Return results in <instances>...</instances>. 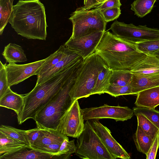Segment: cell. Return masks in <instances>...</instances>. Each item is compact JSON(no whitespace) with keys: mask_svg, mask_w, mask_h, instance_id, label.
<instances>
[{"mask_svg":"<svg viewBox=\"0 0 159 159\" xmlns=\"http://www.w3.org/2000/svg\"><path fill=\"white\" fill-rule=\"evenodd\" d=\"M9 22L18 34L28 39H46L45 8L39 0L18 1L13 6Z\"/></svg>","mask_w":159,"mask_h":159,"instance_id":"obj_1","label":"cell"},{"mask_svg":"<svg viewBox=\"0 0 159 159\" xmlns=\"http://www.w3.org/2000/svg\"><path fill=\"white\" fill-rule=\"evenodd\" d=\"M94 52L112 70H131L147 55L138 51L136 45L105 31Z\"/></svg>","mask_w":159,"mask_h":159,"instance_id":"obj_2","label":"cell"},{"mask_svg":"<svg viewBox=\"0 0 159 159\" xmlns=\"http://www.w3.org/2000/svg\"><path fill=\"white\" fill-rule=\"evenodd\" d=\"M72 74L70 69L65 68L42 84L35 86L25 95L23 109L17 115L18 124L21 125L30 119L34 120L37 113L59 91Z\"/></svg>","mask_w":159,"mask_h":159,"instance_id":"obj_3","label":"cell"},{"mask_svg":"<svg viewBox=\"0 0 159 159\" xmlns=\"http://www.w3.org/2000/svg\"><path fill=\"white\" fill-rule=\"evenodd\" d=\"M76 72L37 113L34 120L37 127L57 129L61 118L74 102L69 93L74 83Z\"/></svg>","mask_w":159,"mask_h":159,"instance_id":"obj_4","label":"cell"},{"mask_svg":"<svg viewBox=\"0 0 159 159\" xmlns=\"http://www.w3.org/2000/svg\"><path fill=\"white\" fill-rule=\"evenodd\" d=\"M106 63L95 52L84 59L77 70L69 95L73 101L94 94L99 71Z\"/></svg>","mask_w":159,"mask_h":159,"instance_id":"obj_5","label":"cell"},{"mask_svg":"<svg viewBox=\"0 0 159 159\" xmlns=\"http://www.w3.org/2000/svg\"><path fill=\"white\" fill-rule=\"evenodd\" d=\"M75 155L84 159H114L89 120L76 141Z\"/></svg>","mask_w":159,"mask_h":159,"instance_id":"obj_6","label":"cell"},{"mask_svg":"<svg viewBox=\"0 0 159 159\" xmlns=\"http://www.w3.org/2000/svg\"><path fill=\"white\" fill-rule=\"evenodd\" d=\"M69 18L73 25L71 38H75L96 31H106L107 23L99 11L94 9L75 11Z\"/></svg>","mask_w":159,"mask_h":159,"instance_id":"obj_7","label":"cell"},{"mask_svg":"<svg viewBox=\"0 0 159 159\" xmlns=\"http://www.w3.org/2000/svg\"><path fill=\"white\" fill-rule=\"evenodd\" d=\"M110 29L116 36L135 45L146 41L159 39V29L146 25L136 26L116 20L111 25Z\"/></svg>","mask_w":159,"mask_h":159,"instance_id":"obj_8","label":"cell"},{"mask_svg":"<svg viewBox=\"0 0 159 159\" xmlns=\"http://www.w3.org/2000/svg\"><path fill=\"white\" fill-rule=\"evenodd\" d=\"M84 120L78 101L75 100L61 118L57 129L67 136L77 138L84 129Z\"/></svg>","mask_w":159,"mask_h":159,"instance_id":"obj_9","label":"cell"},{"mask_svg":"<svg viewBox=\"0 0 159 159\" xmlns=\"http://www.w3.org/2000/svg\"><path fill=\"white\" fill-rule=\"evenodd\" d=\"M84 120L110 118L116 121H123L130 119L134 111L128 107L110 106L107 104L81 109Z\"/></svg>","mask_w":159,"mask_h":159,"instance_id":"obj_10","label":"cell"},{"mask_svg":"<svg viewBox=\"0 0 159 159\" xmlns=\"http://www.w3.org/2000/svg\"><path fill=\"white\" fill-rule=\"evenodd\" d=\"M104 32L96 31L71 38L64 44L85 59L94 52Z\"/></svg>","mask_w":159,"mask_h":159,"instance_id":"obj_11","label":"cell"},{"mask_svg":"<svg viewBox=\"0 0 159 159\" xmlns=\"http://www.w3.org/2000/svg\"><path fill=\"white\" fill-rule=\"evenodd\" d=\"M45 59L27 64L19 65L14 63H6L8 84L11 86L23 81L29 77L38 75L40 68Z\"/></svg>","mask_w":159,"mask_h":159,"instance_id":"obj_12","label":"cell"},{"mask_svg":"<svg viewBox=\"0 0 159 159\" xmlns=\"http://www.w3.org/2000/svg\"><path fill=\"white\" fill-rule=\"evenodd\" d=\"M92 124L106 148L114 159H129L130 156L122 146L113 137L110 130L98 120H93Z\"/></svg>","mask_w":159,"mask_h":159,"instance_id":"obj_13","label":"cell"},{"mask_svg":"<svg viewBox=\"0 0 159 159\" xmlns=\"http://www.w3.org/2000/svg\"><path fill=\"white\" fill-rule=\"evenodd\" d=\"M83 58L71 49L57 63L40 76L37 77L35 86L39 85L63 69L75 64Z\"/></svg>","mask_w":159,"mask_h":159,"instance_id":"obj_14","label":"cell"},{"mask_svg":"<svg viewBox=\"0 0 159 159\" xmlns=\"http://www.w3.org/2000/svg\"><path fill=\"white\" fill-rule=\"evenodd\" d=\"M133 94L159 86V74L143 75L132 73L130 82Z\"/></svg>","mask_w":159,"mask_h":159,"instance_id":"obj_15","label":"cell"},{"mask_svg":"<svg viewBox=\"0 0 159 159\" xmlns=\"http://www.w3.org/2000/svg\"><path fill=\"white\" fill-rule=\"evenodd\" d=\"M3 159H62L57 154H53L36 149L25 148L16 152L0 156Z\"/></svg>","mask_w":159,"mask_h":159,"instance_id":"obj_16","label":"cell"},{"mask_svg":"<svg viewBox=\"0 0 159 159\" xmlns=\"http://www.w3.org/2000/svg\"><path fill=\"white\" fill-rule=\"evenodd\" d=\"M69 139L57 129H42L31 148L35 149L53 143H62L64 139Z\"/></svg>","mask_w":159,"mask_h":159,"instance_id":"obj_17","label":"cell"},{"mask_svg":"<svg viewBox=\"0 0 159 159\" xmlns=\"http://www.w3.org/2000/svg\"><path fill=\"white\" fill-rule=\"evenodd\" d=\"M134 104L136 107L155 109L159 105V86L138 93Z\"/></svg>","mask_w":159,"mask_h":159,"instance_id":"obj_18","label":"cell"},{"mask_svg":"<svg viewBox=\"0 0 159 159\" xmlns=\"http://www.w3.org/2000/svg\"><path fill=\"white\" fill-rule=\"evenodd\" d=\"M24 101V95L13 92L10 87L0 97V106L13 110L18 115L23 109Z\"/></svg>","mask_w":159,"mask_h":159,"instance_id":"obj_19","label":"cell"},{"mask_svg":"<svg viewBox=\"0 0 159 159\" xmlns=\"http://www.w3.org/2000/svg\"><path fill=\"white\" fill-rule=\"evenodd\" d=\"M130 71L132 73L143 75L159 74V59L154 55H147Z\"/></svg>","mask_w":159,"mask_h":159,"instance_id":"obj_20","label":"cell"},{"mask_svg":"<svg viewBox=\"0 0 159 159\" xmlns=\"http://www.w3.org/2000/svg\"><path fill=\"white\" fill-rule=\"evenodd\" d=\"M26 148H31L25 143L0 132V156L11 153Z\"/></svg>","mask_w":159,"mask_h":159,"instance_id":"obj_21","label":"cell"},{"mask_svg":"<svg viewBox=\"0 0 159 159\" xmlns=\"http://www.w3.org/2000/svg\"><path fill=\"white\" fill-rule=\"evenodd\" d=\"M2 55L9 63L24 62L27 60L22 47L15 43H10L5 47Z\"/></svg>","mask_w":159,"mask_h":159,"instance_id":"obj_22","label":"cell"},{"mask_svg":"<svg viewBox=\"0 0 159 159\" xmlns=\"http://www.w3.org/2000/svg\"><path fill=\"white\" fill-rule=\"evenodd\" d=\"M70 50L65 44L61 45L55 52L45 58V61L40 68L37 77L40 76L58 62Z\"/></svg>","mask_w":159,"mask_h":159,"instance_id":"obj_23","label":"cell"},{"mask_svg":"<svg viewBox=\"0 0 159 159\" xmlns=\"http://www.w3.org/2000/svg\"><path fill=\"white\" fill-rule=\"evenodd\" d=\"M133 137L138 151L147 154L154 140L146 134L141 127L138 125Z\"/></svg>","mask_w":159,"mask_h":159,"instance_id":"obj_24","label":"cell"},{"mask_svg":"<svg viewBox=\"0 0 159 159\" xmlns=\"http://www.w3.org/2000/svg\"><path fill=\"white\" fill-rule=\"evenodd\" d=\"M112 70L107 64L99 71L96 81L94 94H103L110 84V80Z\"/></svg>","mask_w":159,"mask_h":159,"instance_id":"obj_25","label":"cell"},{"mask_svg":"<svg viewBox=\"0 0 159 159\" xmlns=\"http://www.w3.org/2000/svg\"><path fill=\"white\" fill-rule=\"evenodd\" d=\"M132 73L130 70H112L110 80V84L116 86H125L130 82Z\"/></svg>","mask_w":159,"mask_h":159,"instance_id":"obj_26","label":"cell"},{"mask_svg":"<svg viewBox=\"0 0 159 159\" xmlns=\"http://www.w3.org/2000/svg\"><path fill=\"white\" fill-rule=\"evenodd\" d=\"M14 0H0V34L1 35L11 14Z\"/></svg>","mask_w":159,"mask_h":159,"instance_id":"obj_27","label":"cell"},{"mask_svg":"<svg viewBox=\"0 0 159 159\" xmlns=\"http://www.w3.org/2000/svg\"><path fill=\"white\" fill-rule=\"evenodd\" d=\"M157 0H135L131 5V10L134 14L143 17L149 13Z\"/></svg>","mask_w":159,"mask_h":159,"instance_id":"obj_28","label":"cell"},{"mask_svg":"<svg viewBox=\"0 0 159 159\" xmlns=\"http://www.w3.org/2000/svg\"><path fill=\"white\" fill-rule=\"evenodd\" d=\"M0 132L12 138L23 142L31 147L27 130H21L11 126L1 125L0 126Z\"/></svg>","mask_w":159,"mask_h":159,"instance_id":"obj_29","label":"cell"},{"mask_svg":"<svg viewBox=\"0 0 159 159\" xmlns=\"http://www.w3.org/2000/svg\"><path fill=\"white\" fill-rule=\"evenodd\" d=\"M137 118L138 125L140 126L144 133L154 140L159 129L151 121L143 114H135Z\"/></svg>","mask_w":159,"mask_h":159,"instance_id":"obj_30","label":"cell"},{"mask_svg":"<svg viewBox=\"0 0 159 159\" xmlns=\"http://www.w3.org/2000/svg\"><path fill=\"white\" fill-rule=\"evenodd\" d=\"M133 110L134 115L140 113L145 116L159 129V111L155 109L136 107Z\"/></svg>","mask_w":159,"mask_h":159,"instance_id":"obj_31","label":"cell"},{"mask_svg":"<svg viewBox=\"0 0 159 159\" xmlns=\"http://www.w3.org/2000/svg\"><path fill=\"white\" fill-rule=\"evenodd\" d=\"M136 46L138 51L146 55H152L159 51V39L139 43Z\"/></svg>","mask_w":159,"mask_h":159,"instance_id":"obj_32","label":"cell"},{"mask_svg":"<svg viewBox=\"0 0 159 159\" xmlns=\"http://www.w3.org/2000/svg\"><path fill=\"white\" fill-rule=\"evenodd\" d=\"M76 151L75 139L69 141V139H66L61 143L57 154L60 156L62 159H69Z\"/></svg>","mask_w":159,"mask_h":159,"instance_id":"obj_33","label":"cell"},{"mask_svg":"<svg viewBox=\"0 0 159 159\" xmlns=\"http://www.w3.org/2000/svg\"><path fill=\"white\" fill-rule=\"evenodd\" d=\"M105 93L115 97L123 95H133L130 82L122 86H116L109 84Z\"/></svg>","mask_w":159,"mask_h":159,"instance_id":"obj_34","label":"cell"},{"mask_svg":"<svg viewBox=\"0 0 159 159\" xmlns=\"http://www.w3.org/2000/svg\"><path fill=\"white\" fill-rule=\"evenodd\" d=\"M99 12L107 23L116 19L121 14L120 7H119L101 10Z\"/></svg>","mask_w":159,"mask_h":159,"instance_id":"obj_35","label":"cell"},{"mask_svg":"<svg viewBox=\"0 0 159 159\" xmlns=\"http://www.w3.org/2000/svg\"><path fill=\"white\" fill-rule=\"evenodd\" d=\"M6 63L3 64L0 61V97L10 87L8 85L7 74L5 68Z\"/></svg>","mask_w":159,"mask_h":159,"instance_id":"obj_36","label":"cell"},{"mask_svg":"<svg viewBox=\"0 0 159 159\" xmlns=\"http://www.w3.org/2000/svg\"><path fill=\"white\" fill-rule=\"evenodd\" d=\"M121 5L120 0H104L94 6L91 9L94 8L99 11L111 8L120 7Z\"/></svg>","mask_w":159,"mask_h":159,"instance_id":"obj_37","label":"cell"},{"mask_svg":"<svg viewBox=\"0 0 159 159\" xmlns=\"http://www.w3.org/2000/svg\"><path fill=\"white\" fill-rule=\"evenodd\" d=\"M159 147V132L157 134L148 153L146 154L147 159H155Z\"/></svg>","mask_w":159,"mask_h":159,"instance_id":"obj_38","label":"cell"},{"mask_svg":"<svg viewBox=\"0 0 159 159\" xmlns=\"http://www.w3.org/2000/svg\"><path fill=\"white\" fill-rule=\"evenodd\" d=\"M62 143H53L35 149L53 154H57Z\"/></svg>","mask_w":159,"mask_h":159,"instance_id":"obj_39","label":"cell"},{"mask_svg":"<svg viewBox=\"0 0 159 159\" xmlns=\"http://www.w3.org/2000/svg\"><path fill=\"white\" fill-rule=\"evenodd\" d=\"M42 129V128L37 127L27 130V134L31 148L35 141L38 137Z\"/></svg>","mask_w":159,"mask_h":159,"instance_id":"obj_40","label":"cell"},{"mask_svg":"<svg viewBox=\"0 0 159 159\" xmlns=\"http://www.w3.org/2000/svg\"><path fill=\"white\" fill-rule=\"evenodd\" d=\"M104 0H84V6L77 8L75 11H81L91 9L94 6Z\"/></svg>","mask_w":159,"mask_h":159,"instance_id":"obj_41","label":"cell"},{"mask_svg":"<svg viewBox=\"0 0 159 159\" xmlns=\"http://www.w3.org/2000/svg\"><path fill=\"white\" fill-rule=\"evenodd\" d=\"M151 55H154L159 59V51Z\"/></svg>","mask_w":159,"mask_h":159,"instance_id":"obj_42","label":"cell"},{"mask_svg":"<svg viewBox=\"0 0 159 159\" xmlns=\"http://www.w3.org/2000/svg\"><path fill=\"white\" fill-rule=\"evenodd\" d=\"M24 0V1H28V0Z\"/></svg>","mask_w":159,"mask_h":159,"instance_id":"obj_43","label":"cell"}]
</instances>
